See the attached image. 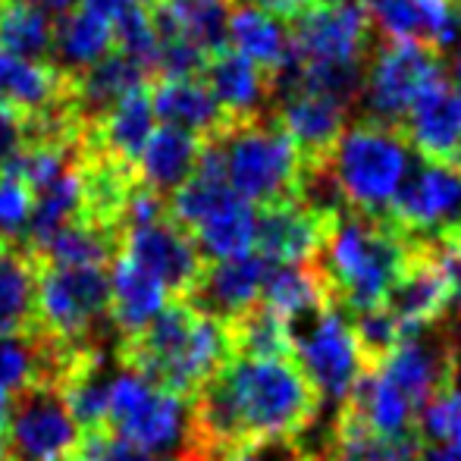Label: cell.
Returning a JSON list of instances; mask_svg holds the SVG:
<instances>
[{
    "mask_svg": "<svg viewBox=\"0 0 461 461\" xmlns=\"http://www.w3.org/2000/svg\"><path fill=\"white\" fill-rule=\"evenodd\" d=\"M107 267H50L38 276V330L73 352L107 348Z\"/></svg>",
    "mask_w": 461,
    "mask_h": 461,
    "instance_id": "8992f818",
    "label": "cell"
},
{
    "mask_svg": "<svg viewBox=\"0 0 461 461\" xmlns=\"http://www.w3.org/2000/svg\"><path fill=\"white\" fill-rule=\"evenodd\" d=\"M79 461H176V458L154 456V452L139 449V446L126 443V439L113 437V433L97 430V433H86Z\"/></svg>",
    "mask_w": 461,
    "mask_h": 461,
    "instance_id": "f6af8a7d",
    "label": "cell"
},
{
    "mask_svg": "<svg viewBox=\"0 0 461 461\" xmlns=\"http://www.w3.org/2000/svg\"><path fill=\"white\" fill-rule=\"evenodd\" d=\"M352 333L358 342V355L365 370H376L389 355L395 352L405 333H402L399 321L389 314L386 308H374V311H361L352 314Z\"/></svg>",
    "mask_w": 461,
    "mask_h": 461,
    "instance_id": "74e56055",
    "label": "cell"
},
{
    "mask_svg": "<svg viewBox=\"0 0 461 461\" xmlns=\"http://www.w3.org/2000/svg\"><path fill=\"white\" fill-rule=\"evenodd\" d=\"M321 4H346V0H321Z\"/></svg>",
    "mask_w": 461,
    "mask_h": 461,
    "instance_id": "f5cc1de1",
    "label": "cell"
},
{
    "mask_svg": "<svg viewBox=\"0 0 461 461\" xmlns=\"http://www.w3.org/2000/svg\"><path fill=\"white\" fill-rule=\"evenodd\" d=\"M107 433L154 456H179L188 437L185 399L151 386L139 374L116 367L107 402Z\"/></svg>",
    "mask_w": 461,
    "mask_h": 461,
    "instance_id": "ba28073f",
    "label": "cell"
},
{
    "mask_svg": "<svg viewBox=\"0 0 461 461\" xmlns=\"http://www.w3.org/2000/svg\"><path fill=\"white\" fill-rule=\"evenodd\" d=\"M302 323L304 330H292L295 361L317 386L323 402H339L342 405L358 383V376L365 374L352 323H348L346 311L336 308V304L317 311L314 317ZM302 323H295V327H302Z\"/></svg>",
    "mask_w": 461,
    "mask_h": 461,
    "instance_id": "8fae6325",
    "label": "cell"
},
{
    "mask_svg": "<svg viewBox=\"0 0 461 461\" xmlns=\"http://www.w3.org/2000/svg\"><path fill=\"white\" fill-rule=\"evenodd\" d=\"M386 223L411 239L461 230V173L449 164L420 158L389 204Z\"/></svg>",
    "mask_w": 461,
    "mask_h": 461,
    "instance_id": "7c38bea8",
    "label": "cell"
},
{
    "mask_svg": "<svg viewBox=\"0 0 461 461\" xmlns=\"http://www.w3.org/2000/svg\"><path fill=\"white\" fill-rule=\"evenodd\" d=\"M336 217L314 211L304 201L264 207V211H258L255 251H261L276 267L279 264H308L321 255Z\"/></svg>",
    "mask_w": 461,
    "mask_h": 461,
    "instance_id": "e0dca14e",
    "label": "cell"
},
{
    "mask_svg": "<svg viewBox=\"0 0 461 461\" xmlns=\"http://www.w3.org/2000/svg\"><path fill=\"white\" fill-rule=\"evenodd\" d=\"M276 97H283V104L274 116L295 141L302 173L323 170L333 158L342 132L348 129V107L314 92H283Z\"/></svg>",
    "mask_w": 461,
    "mask_h": 461,
    "instance_id": "9a60e30c",
    "label": "cell"
},
{
    "mask_svg": "<svg viewBox=\"0 0 461 461\" xmlns=\"http://www.w3.org/2000/svg\"><path fill=\"white\" fill-rule=\"evenodd\" d=\"M38 327V270L29 251L0 242V336Z\"/></svg>",
    "mask_w": 461,
    "mask_h": 461,
    "instance_id": "4316f807",
    "label": "cell"
},
{
    "mask_svg": "<svg viewBox=\"0 0 461 461\" xmlns=\"http://www.w3.org/2000/svg\"><path fill=\"white\" fill-rule=\"evenodd\" d=\"M427 439L420 430L386 437L367 427L348 405H339L321 461H424Z\"/></svg>",
    "mask_w": 461,
    "mask_h": 461,
    "instance_id": "ffe728a7",
    "label": "cell"
},
{
    "mask_svg": "<svg viewBox=\"0 0 461 461\" xmlns=\"http://www.w3.org/2000/svg\"><path fill=\"white\" fill-rule=\"evenodd\" d=\"M446 76L443 50L418 38H389L374 54L365 76V97L370 116L367 120L402 126L411 110L414 97Z\"/></svg>",
    "mask_w": 461,
    "mask_h": 461,
    "instance_id": "9c48e42d",
    "label": "cell"
},
{
    "mask_svg": "<svg viewBox=\"0 0 461 461\" xmlns=\"http://www.w3.org/2000/svg\"><path fill=\"white\" fill-rule=\"evenodd\" d=\"M274 267L276 264H270L261 251H245V255L226 258V261H211L185 302H192L204 314L220 317V321H236L239 314H245L261 302L264 285H267Z\"/></svg>",
    "mask_w": 461,
    "mask_h": 461,
    "instance_id": "2e32d148",
    "label": "cell"
},
{
    "mask_svg": "<svg viewBox=\"0 0 461 461\" xmlns=\"http://www.w3.org/2000/svg\"><path fill=\"white\" fill-rule=\"evenodd\" d=\"M176 461H258L251 449H223V446H204L185 437V446L179 449Z\"/></svg>",
    "mask_w": 461,
    "mask_h": 461,
    "instance_id": "bcb514c9",
    "label": "cell"
},
{
    "mask_svg": "<svg viewBox=\"0 0 461 461\" xmlns=\"http://www.w3.org/2000/svg\"><path fill=\"white\" fill-rule=\"evenodd\" d=\"M365 6L370 19L386 32V38H418V41H427L424 25H420V16L414 10V0H365Z\"/></svg>",
    "mask_w": 461,
    "mask_h": 461,
    "instance_id": "7bdbcfd3",
    "label": "cell"
},
{
    "mask_svg": "<svg viewBox=\"0 0 461 461\" xmlns=\"http://www.w3.org/2000/svg\"><path fill=\"white\" fill-rule=\"evenodd\" d=\"M154 120H158V116H154L151 95H148L145 88L126 95L122 101H116L113 107L104 113V122H101L104 151L113 160H120V164H135L141 148L148 145L151 132L158 129Z\"/></svg>",
    "mask_w": 461,
    "mask_h": 461,
    "instance_id": "4dcf8cb0",
    "label": "cell"
},
{
    "mask_svg": "<svg viewBox=\"0 0 461 461\" xmlns=\"http://www.w3.org/2000/svg\"><path fill=\"white\" fill-rule=\"evenodd\" d=\"M69 167H73V164H69L67 148L57 145V141H48V145L29 148V151L19 158V164L13 167V173H16V176L23 179L32 192H38V188L54 183L60 173H67Z\"/></svg>",
    "mask_w": 461,
    "mask_h": 461,
    "instance_id": "60d3db41",
    "label": "cell"
},
{
    "mask_svg": "<svg viewBox=\"0 0 461 461\" xmlns=\"http://www.w3.org/2000/svg\"><path fill=\"white\" fill-rule=\"evenodd\" d=\"M32 6H38V10H44L48 16H67V13L76 10V4H82V0H29Z\"/></svg>",
    "mask_w": 461,
    "mask_h": 461,
    "instance_id": "c3c4849f",
    "label": "cell"
},
{
    "mask_svg": "<svg viewBox=\"0 0 461 461\" xmlns=\"http://www.w3.org/2000/svg\"><path fill=\"white\" fill-rule=\"evenodd\" d=\"M223 154L226 183L245 201L264 207L289 204L302 194V158L276 116H242L230 120L217 135Z\"/></svg>",
    "mask_w": 461,
    "mask_h": 461,
    "instance_id": "277c9868",
    "label": "cell"
},
{
    "mask_svg": "<svg viewBox=\"0 0 461 461\" xmlns=\"http://www.w3.org/2000/svg\"><path fill=\"white\" fill-rule=\"evenodd\" d=\"M408 145L418 151V158L449 164L461 139V88L449 79H437L414 97L411 110L402 120Z\"/></svg>",
    "mask_w": 461,
    "mask_h": 461,
    "instance_id": "d6986e66",
    "label": "cell"
},
{
    "mask_svg": "<svg viewBox=\"0 0 461 461\" xmlns=\"http://www.w3.org/2000/svg\"><path fill=\"white\" fill-rule=\"evenodd\" d=\"M135 4H145V0H82V6L95 10L97 16L110 19V23H116V19H120L126 10H132Z\"/></svg>",
    "mask_w": 461,
    "mask_h": 461,
    "instance_id": "7dc6e473",
    "label": "cell"
},
{
    "mask_svg": "<svg viewBox=\"0 0 461 461\" xmlns=\"http://www.w3.org/2000/svg\"><path fill=\"white\" fill-rule=\"evenodd\" d=\"M258 236V207L245 201L239 192H226L207 217L192 230V239L204 261H226V258L255 251Z\"/></svg>",
    "mask_w": 461,
    "mask_h": 461,
    "instance_id": "cb8c5ba5",
    "label": "cell"
},
{
    "mask_svg": "<svg viewBox=\"0 0 461 461\" xmlns=\"http://www.w3.org/2000/svg\"><path fill=\"white\" fill-rule=\"evenodd\" d=\"M376 370H383L420 414L430 399L456 389L458 342L449 330H420L405 336Z\"/></svg>",
    "mask_w": 461,
    "mask_h": 461,
    "instance_id": "4fadbf2b",
    "label": "cell"
},
{
    "mask_svg": "<svg viewBox=\"0 0 461 461\" xmlns=\"http://www.w3.org/2000/svg\"><path fill=\"white\" fill-rule=\"evenodd\" d=\"M151 16L160 35H179L207 57L230 50L232 0H154Z\"/></svg>",
    "mask_w": 461,
    "mask_h": 461,
    "instance_id": "44dd1931",
    "label": "cell"
},
{
    "mask_svg": "<svg viewBox=\"0 0 461 461\" xmlns=\"http://www.w3.org/2000/svg\"><path fill=\"white\" fill-rule=\"evenodd\" d=\"M452 76H456V86L461 88V41H458V54H456V63H452Z\"/></svg>",
    "mask_w": 461,
    "mask_h": 461,
    "instance_id": "f907efd6",
    "label": "cell"
},
{
    "mask_svg": "<svg viewBox=\"0 0 461 461\" xmlns=\"http://www.w3.org/2000/svg\"><path fill=\"white\" fill-rule=\"evenodd\" d=\"M122 255L154 279L167 285L170 298H188L194 283L204 274L207 261L194 245L192 232L183 230L173 217L122 230Z\"/></svg>",
    "mask_w": 461,
    "mask_h": 461,
    "instance_id": "5bb4252c",
    "label": "cell"
},
{
    "mask_svg": "<svg viewBox=\"0 0 461 461\" xmlns=\"http://www.w3.org/2000/svg\"><path fill=\"white\" fill-rule=\"evenodd\" d=\"M32 141V126L25 120V110L13 104H0V173H13Z\"/></svg>",
    "mask_w": 461,
    "mask_h": 461,
    "instance_id": "ee69618b",
    "label": "cell"
},
{
    "mask_svg": "<svg viewBox=\"0 0 461 461\" xmlns=\"http://www.w3.org/2000/svg\"><path fill=\"white\" fill-rule=\"evenodd\" d=\"M370 19L365 0L355 4H321L304 10L289 25V60L285 69L298 67H365L370 44ZM279 79V76H276Z\"/></svg>",
    "mask_w": 461,
    "mask_h": 461,
    "instance_id": "30bf717a",
    "label": "cell"
},
{
    "mask_svg": "<svg viewBox=\"0 0 461 461\" xmlns=\"http://www.w3.org/2000/svg\"><path fill=\"white\" fill-rule=\"evenodd\" d=\"M261 304H267L292 330L295 323L308 321V317L330 308L333 302H330L327 283H323L317 264L308 261V264H279V267H274V274L267 276V285H264Z\"/></svg>",
    "mask_w": 461,
    "mask_h": 461,
    "instance_id": "f1b7e54d",
    "label": "cell"
},
{
    "mask_svg": "<svg viewBox=\"0 0 461 461\" xmlns=\"http://www.w3.org/2000/svg\"><path fill=\"white\" fill-rule=\"evenodd\" d=\"M148 82V69L139 60L126 54H107L104 60H97L95 67H88L82 73L79 82V101L86 110L95 113H107L116 101H122L126 95L145 88Z\"/></svg>",
    "mask_w": 461,
    "mask_h": 461,
    "instance_id": "d6a6232c",
    "label": "cell"
},
{
    "mask_svg": "<svg viewBox=\"0 0 461 461\" xmlns=\"http://www.w3.org/2000/svg\"><path fill=\"white\" fill-rule=\"evenodd\" d=\"M321 393L295 358L230 355L192 395L188 439L223 449H258L298 439L317 418Z\"/></svg>",
    "mask_w": 461,
    "mask_h": 461,
    "instance_id": "6da1fadb",
    "label": "cell"
},
{
    "mask_svg": "<svg viewBox=\"0 0 461 461\" xmlns=\"http://www.w3.org/2000/svg\"><path fill=\"white\" fill-rule=\"evenodd\" d=\"M230 330L232 355H251V358H295L292 330L283 317H276L267 304L258 302L236 321H226Z\"/></svg>",
    "mask_w": 461,
    "mask_h": 461,
    "instance_id": "836d02e7",
    "label": "cell"
},
{
    "mask_svg": "<svg viewBox=\"0 0 461 461\" xmlns=\"http://www.w3.org/2000/svg\"><path fill=\"white\" fill-rule=\"evenodd\" d=\"M204 139L185 132L176 126H158L148 139V145L139 154V176L141 185H148L151 192L167 194L176 192L198 167V154Z\"/></svg>",
    "mask_w": 461,
    "mask_h": 461,
    "instance_id": "484cf974",
    "label": "cell"
},
{
    "mask_svg": "<svg viewBox=\"0 0 461 461\" xmlns=\"http://www.w3.org/2000/svg\"><path fill=\"white\" fill-rule=\"evenodd\" d=\"M226 321L198 311L185 298H173L139 333L116 346L120 367L139 374L151 386L192 402V395L230 361Z\"/></svg>",
    "mask_w": 461,
    "mask_h": 461,
    "instance_id": "7a4b0ae2",
    "label": "cell"
},
{
    "mask_svg": "<svg viewBox=\"0 0 461 461\" xmlns=\"http://www.w3.org/2000/svg\"><path fill=\"white\" fill-rule=\"evenodd\" d=\"M82 427L76 424L60 383L38 380L19 389L6 405L4 461H63L82 449Z\"/></svg>",
    "mask_w": 461,
    "mask_h": 461,
    "instance_id": "52a82bcc",
    "label": "cell"
},
{
    "mask_svg": "<svg viewBox=\"0 0 461 461\" xmlns=\"http://www.w3.org/2000/svg\"><path fill=\"white\" fill-rule=\"evenodd\" d=\"M230 50L249 57L276 82L289 60V25L258 6L242 4L230 16Z\"/></svg>",
    "mask_w": 461,
    "mask_h": 461,
    "instance_id": "83f0119b",
    "label": "cell"
},
{
    "mask_svg": "<svg viewBox=\"0 0 461 461\" xmlns=\"http://www.w3.org/2000/svg\"><path fill=\"white\" fill-rule=\"evenodd\" d=\"M60 95V76L41 60H23L0 50V104L19 110H44Z\"/></svg>",
    "mask_w": 461,
    "mask_h": 461,
    "instance_id": "8d00e7d4",
    "label": "cell"
},
{
    "mask_svg": "<svg viewBox=\"0 0 461 461\" xmlns=\"http://www.w3.org/2000/svg\"><path fill=\"white\" fill-rule=\"evenodd\" d=\"M411 167V145L399 126L361 120L346 129L327 170L352 211L386 220Z\"/></svg>",
    "mask_w": 461,
    "mask_h": 461,
    "instance_id": "5b68a950",
    "label": "cell"
},
{
    "mask_svg": "<svg viewBox=\"0 0 461 461\" xmlns=\"http://www.w3.org/2000/svg\"><path fill=\"white\" fill-rule=\"evenodd\" d=\"M54 48V23L29 0H0V50L23 60H44Z\"/></svg>",
    "mask_w": 461,
    "mask_h": 461,
    "instance_id": "d590c367",
    "label": "cell"
},
{
    "mask_svg": "<svg viewBox=\"0 0 461 461\" xmlns=\"http://www.w3.org/2000/svg\"><path fill=\"white\" fill-rule=\"evenodd\" d=\"M204 82L232 120L261 113L264 104L274 97V79L236 50L211 57V63L204 67Z\"/></svg>",
    "mask_w": 461,
    "mask_h": 461,
    "instance_id": "d4e9b609",
    "label": "cell"
},
{
    "mask_svg": "<svg viewBox=\"0 0 461 461\" xmlns=\"http://www.w3.org/2000/svg\"><path fill=\"white\" fill-rule=\"evenodd\" d=\"M449 167H456V170L461 173V139H458L456 151H452V158H449Z\"/></svg>",
    "mask_w": 461,
    "mask_h": 461,
    "instance_id": "816d5d0a",
    "label": "cell"
},
{
    "mask_svg": "<svg viewBox=\"0 0 461 461\" xmlns=\"http://www.w3.org/2000/svg\"><path fill=\"white\" fill-rule=\"evenodd\" d=\"M32 201H35V194L16 173H0V239L19 236L23 230H29Z\"/></svg>",
    "mask_w": 461,
    "mask_h": 461,
    "instance_id": "b9f144b4",
    "label": "cell"
},
{
    "mask_svg": "<svg viewBox=\"0 0 461 461\" xmlns=\"http://www.w3.org/2000/svg\"><path fill=\"white\" fill-rule=\"evenodd\" d=\"M32 194H35V201H32L29 236L35 245H41L44 239L54 236L60 226L79 220V213L86 211V173L69 167L54 183H48Z\"/></svg>",
    "mask_w": 461,
    "mask_h": 461,
    "instance_id": "1f68e13d",
    "label": "cell"
},
{
    "mask_svg": "<svg viewBox=\"0 0 461 461\" xmlns=\"http://www.w3.org/2000/svg\"><path fill=\"white\" fill-rule=\"evenodd\" d=\"M433 461H461V449H443L433 456Z\"/></svg>",
    "mask_w": 461,
    "mask_h": 461,
    "instance_id": "681fc988",
    "label": "cell"
},
{
    "mask_svg": "<svg viewBox=\"0 0 461 461\" xmlns=\"http://www.w3.org/2000/svg\"><path fill=\"white\" fill-rule=\"evenodd\" d=\"M151 104L164 126L185 129L198 139H211L232 120L204 79H160L151 92Z\"/></svg>",
    "mask_w": 461,
    "mask_h": 461,
    "instance_id": "7402d4cb",
    "label": "cell"
},
{
    "mask_svg": "<svg viewBox=\"0 0 461 461\" xmlns=\"http://www.w3.org/2000/svg\"><path fill=\"white\" fill-rule=\"evenodd\" d=\"M383 308L399 321L402 333L411 336L420 330H430L449 314V283L433 255L427 251L424 239H418V249L408 264V270L389 292Z\"/></svg>",
    "mask_w": 461,
    "mask_h": 461,
    "instance_id": "ac0fdd59",
    "label": "cell"
},
{
    "mask_svg": "<svg viewBox=\"0 0 461 461\" xmlns=\"http://www.w3.org/2000/svg\"><path fill=\"white\" fill-rule=\"evenodd\" d=\"M38 249L50 261V267H107L113 255V239L107 226L95 220H73L50 239H44Z\"/></svg>",
    "mask_w": 461,
    "mask_h": 461,
    "instance_id": "e575fe53",
    "label": "cell"
},
{
    "mask_svg": "<svg viewBox=\"0 0 461 461\" xmlns=\"http://www.w3.org/2000/svg\"><path fill=\"white\" fill-rule=\"evenodd\" d=\"M113 48H116L113 23L97 16L88 6H79V10L67 13V16L54 25V48L50 50H54V57L60 60L63 69L86 73L97 60L113 54Z\"/></svg>",
    "mask_w": 461,
    "mask_h": 461,
    "instance_id": "f546056e",
    "label": "cell"
},
{
    "mask_svg": "<svg viewBox=\"0 0 461 461\" xmlns=\"http://www.w3.org/2000/svg\"><path fill=\"white\" fill-rule=\"evenodd\" d=\"M113 32H116V48H120V54L139 60L145 69L158 67L160 32H158V25H154L151 6L135 4L132 10H126L120 19H116Z\"/></svg>",
    "mask_w": 461,
    "mask_h": 461,
    "instance_id": "f35d334b",
    "label": "cell"
},
{
    "mask_svg": "<svg viewBox=\"0 0 461 461\" xmlns=\"http://www.w3.org/2000/svg\"><path fill=\"white\" fill-rule=\"evenodd\" d=\"M418 239L399 232L393 223L361 211H342L314 258L330 302L348 314L383 308L389 292L408 270Z\"/></svg>",
    "mask_w": 461,
    "mask_h": 461,
    "instance_id": "3957f363",
    "label": "cell"
},
{
    "mask_svg": "<svg viewBox=\"0 0 461 461\" xmlns=\"http://www.w3.org/2000/svg\"><path fill=\"white\" fill-rule=\"evenodd\" d=\"M170 302V292L160 279L132 264L126 255L116 258L110 270V321L120 330V336L139 333Z\"/></svg>",
    "mask_w": 461,
    "mask_h": 461,
    "instance_id": "603a6c76",
    "label": "cell"
},
{
    "mask_svg": "<svg viewBox=\"0 0 461 461\" xmlns=\"http://www.w3.org/2000/svg\"><path fill=\"white\" fill-rule=\"evenodd\" d=\"M418 430L424 439L443 443L446 449H461V389H449L427 402L418 418Z\"/></svg>",
    "mask_w": 461,
    "mask_h": 461,
    "instance_id": "ab89813d",
    "label": "cell"
}]
</instances>
